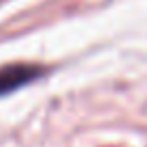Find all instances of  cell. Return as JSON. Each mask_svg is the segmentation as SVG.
I'll list each match as a JSON object with an SVG mask.
<instances>
[{
	"instance_id": "cell-1",
	"label": "cell",
	"mask_w": 147,
	"mask_h": 147,
	"mask_svg": "<svg viewBox=\"0 0 147 147\" xmlns=\"http://www.w3.org/2000/svg\"><path fill=\"white\" fill-rule=\"evenodd\" d=\"M43 69L39 65H28V63H15L0 67V95H9L18 89L30 84L41 76Z\"/></svg>"
}]
</instances>
